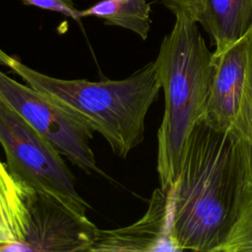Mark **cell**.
<instances>
[{
	"label": "cell",
	"instance_id": "obj_1",
	"mask_svg": "<svg viewBox=\"0 0 252 252\" xmlns=\"http://www.w3.org/2000/svg\"><path fill=\"white\" fill-rule=\"evenodd\" d=\"M246 185L240 141L201 118L170 189L172 234L180 251L218 252L236 220Z\"/></svg>",
	"mask_w": 252,
	"mask_h": 252
},
{
	"label": "cell",
	"instance_id": "obj_2",
	"mask_svg": "<svg viewBox=\"0 0 252 252\" xmlns=\"http://www.w3.org/2000/svg\"><path fill=\"white\" fill-rule=\"evenodd\" d=\"M0 64L98 132L122 158L143 142L147 113L161 89L155 61L125 79L98 82L54 78L32 69L1 49Z\"/></svg>",
	"mask_w": 252,
	"mask_h": 252
},
{
	"label": "cell",
	"instance_id": "obj_3",
	"mask_svg": "<svg viewBox=\"0 0 252 252\" xmlns=\"http://www.w3.org/2000/svg\"><path fill=\"white\" fill-rule=\"evenodd\" d=\"M155 63L164 94L157 170L160 187L168 189L180 174L189 136L204 115L215 66L197 22L185 16L175 17Z\"/></svg>",
	"mask_w": 252,
	"mask_h": 252
},
{
	"label": "cell",
	"instance_id": "obj_4",
	"mask_svg": "<svg viewBox=\"0 0 252 252\" xmlns=\"http://www.w3.org/2000/svg\"><path fill=\"white\" fill-rule=\"evenodd\" d=\"M0 144L6 164L24 186L48 193L76 213L90 208L61 154L16 111L0 102Z\"/></svg>",
	"mask_w": 252,
	"mask_h": 252
},
{
	"label": "cell",
	"instance_id": "obj_5",
	"mask_svg": "<svg viewBox=\"0 0 252 252\" xmlns=\"http://www.w3.org/2000/svg\"><path fill=\"white\" fill-rule=\"evenodd\" d=\"M0 102L7 105L73 164L89 174H103L91 143L94 131L41 92L0 70Z\"/></svg>",
	"mask_w": 252,
	"mask_h": 252
},
{
	"label": "cell",
	"instance_id": "obj_6",
	"mask_svg": "<svg viewBox=\"0 0 252 252\" xmlns=\"http://www.w3.org/2000/svg\"><path fill=\"white\" fill-rule=\"evenodd\" d=\"M28 226L20 251L91 252L99 230L54 196L25 186Z\"/></svg>",
	"mask_w": 252,
	"mask_h": 252
},
{
	"label": "cell",
	"instance_id": "obj_7",
	"mask_svg": "<svg viewBox=\"0 0 252 252\" xmlns=\"http://www.w3.org/2000/svg\"><path fill=\"white\" fill-rule=\"evenodd\" d=\"M170 189H155L146 213L134 223L100 229L91 252L180 251L172 234Z\"/></svg>",
	"mask_w": 252,
	"mask_h": 252
},
{
	"label": "cell",
	"instance_id": "obj_8",
	"mask_svg": "<svg viewBox=\"0 0 252 252\" xmlns=\"http://www.w3.org/2000/svg\"><path fill=\"white\" fill-rule=\"evenodd\" d=\"M214 75L202 119L220 131H231L239 115L247 70L245 36L224 51L213 52Z\"/></svg>",
	"mask_w": 252,
	"mask_h": 252
},
{
	"label": "cell",
	"instance_id": "obj_9",
	"mask_svg": "<svg viewBox=\"0 0 252 252\" xmlns=\"http://www.w3.org/2000/svg\"><path fill=\"white\" fill-rule=\"evenodd\" d=\"M197 23L220 53L241 39L252 26V0H203Z\"/></svg>",
	"mask_w": 252,
	"mask_h": 252
},
{
	"label": "cell",
	"instance_id": "obj_10",
	"mask_svg": "<svg viewBox=\"0 0 252 252\" xmlns=\"http://www.w3.org/2000/svg\"><path fill=\"white\" fill-rule=\"evenodd\" d=\"M27 226L25 186L0 159V247L24 243Z\"/></svg>",
	"mask_w": 252,
	"mask_h": 252
},
{
	"label": "cell",
	"instance_id": "obj_11",
	"mask_svg": "<svg viewBox=\"0 0 252 252\" xmlns=\"http://www.w3.org/2000/svg\"><path fill=\"white\" fill-rule=\"evenodd\" d=\"M81 17L94 16L107 26L120 27L147 39L151 29V5L147 0H102L80 12Z\"/></svg>",
	"mask_w": 252,
	"mask_h": 252
},
{
	"label": "cell",
	"instance_id": "obj_12",
	"mask_svg": "<svg viewBox=\"0 0 252 252\" xmlns=\"http://www.w3.org/2000/svg\"><path fill=\"white\" fill-rule=\"evenodd\" d=\"M244 36L247 44L245 88L239 115L231 132L241 143L247 185H252V26Z\"/></svg>",
	"mask_w": 252,
	"mask_h": 252
},
{
	"label": "cell",
	"instance_id": "obj_13",
	"mask_svg": "<svg viewBox=\"0 0 252 252\" xmlns=\"http://www.w3.org/2000/svg\"><path fill=\"white\" fill-rule=\"evenodd\" d=\"M218 252H252V185L245 187L236 220Z\"/></svg>",
	"mask_w": 252,
	"mask_h": 252
},
{
	"label": "cell",
	"instance_id": "obj_14",
	"mask_svg": "<svg viewBox=\"0 0 252 252\" xmlns=\"http://www.w3.org/2000/svg\"><path fill=\"white\" fill-rule=\"evenodd\" d=\"M26 5L34 6L40 9L61 13L75 21H80L81 14L76 5L75 0H20Z\"/></svg>",
	"mask_w": 252,
	"mask_h": 252
},
{
	"label": "cell",
	"instance_id": "obj_15",
	"mask_svg": "<svg viewBox=\"0 0 252 252\" xmlns=\"http://www.w3.org/2000/svg\"><path fill=\"white\" fill-rule=\"evenodd\" d=\"M162 4L176 17L185 16L197 22L202 9L203 0H160Z\"/></svg>",
	"mask_w": 252,
	"mask_h": 252
}]
</instances>
